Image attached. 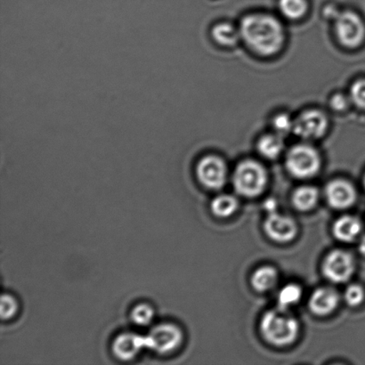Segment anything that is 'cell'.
<instances>
[{
    "label": "cell",
    "mask_w": 365,
    "mask_h": 365,
    "mask_svg": "<svg viewBox=\"0 0 365 365\" xmlns=\"http://www.w3.org/2000/svg\"><path fill=\"white\" fill-rule=\"evenodd\" d=\"M240 32L247 45L259 55L273 56L284 45V32L280 21L267 14L243 18Z\"/></svg>",
    "instance_id": "1"
},
{
    "label": "cell",
    "mask_w": 365,
    "mask_h": 365,
    "mask_svg": "<svg viewBox=\"0 0 365 365\" xmlns=\"http://www.w3.org/2000/svg\"><path fill=\"white\" fill-rule=\"evenodd\" d=\"M260 331L267 342L282 346L295 341L298 338L299 327L298 321L287 309L279 307L264 314Z\"/></svg>",
    "instance_id": "2"
},
{
    "label": "cell",
    "mask_w": 365,
    "mask_h": 365,
    "mask_svg": "<svg viewBox=\"0 0 365 365\" xmlns=\"http://www.w3.org/2000/svg\"><path fill=\"white\" fill-rule=\"evenodd\" d=\"M266 184V170L255 160H245L236 168L234 185L236 192L240 195L245 197L259 195Z\"/></svg>",
    "instance_id": "3"
},
{
    "label": "cell",
    "mask_w": 365,
    "mask_h": 365,
    "mask_svg": "<svg viewBox=\"0 0 365 365\" xmlns=\"http://www.w3.org/2000/svg\"><path fill=\"white\" fill-rule=\"evenodd\" d=\"M286 168L289 174L297 178H312L321 168L319 153L312 146L296 145L288 153Z\"/></svg>",
    "instance_id": "4"
},
{
    "label": "cell",
    "mask_w": 365,
    "mask_h": 365,
    "mask_svg": "<svg viewBox=\"0 0 365 365\" xmlns=\"http://www.w3.org/2000/svg\"><path fill=\"white\" fill-rule=\"evenodd\" d=\"M145 339L146 349L166 355L180 348L184 336L177 325L162 324L153 328L150 334L145 336Z\"/></svg>",
    "instance_id": "5"
},
{
    "label": "cell",
    "mask_w": 365,
    "mask_h": 365,
    "mask_svg": "<svg viewBox=\"0 0 365 365\" xmlns=\"http://www.w3.org/2000/svg\"><path fill=\"white\" fill-rule=\"evenodd\" d=\"M336 34L339 42L346 48H354L363 42L365 27L359 14L345 11L336 16Z\"/></svg>",
    "instance_id": "6"
},
{
    "label": "cell",
    "mask_w": 365,
    "mask_h": 365,
    "mask_svg": "<svg viewBox=\"0 0 365 365\" xmlns=\"http://www.w3.org/2000/svg\"><path fill=\"white\" fill-rule=\"evenodd\" d=\"M355 271V261L345 250H336L329 253L323 263L324 277L329 281L341 284L349 280Z\"/></svg>",
    "instance_id": "7"
},
{
    "label": "cell",
    "mask_w": 365,
    "mask_h": 365,
    "mask_svg": "<svg viewBox=\"0 0 365 365\" xmlns=\"http://www.w3.org/2000/svg\"><path fill=\"white\" fill-rule=\"evenodd\" d=\"M328 128V120L323 113L317 110L304 112L294 120L293 132L305 140H314L325 134Z\"/></svg>",
    "instance_id": "8"
},
{
    "label": "cell",
    "mask_w": 365,
    "mask_h": 365,
    "mask_svg": "<svg viewBox=\"0 0 365 365\" xmlns=\"http://www.w3.org/2000/svg\"><path fill=\"white\" fill-rule=\"evenodd\" d=\"M196 174L199 181L207 188L220 189L227 181V165L217 156L204 157L197 165Z\"/></svg>",
    "instance_id": "9"
},
{
    "label": "cell",
    "mask_w": 365,
    "mask_h": 365,
    "mask_svg": "<svg viewBox=\"0 0 365 365\" xmlns=\"http://www.w3.org/2000/svg\"><path fill=\"white\" fill-rule=\"evenodd\" d=\"M264 232L277 242H288L294 239L298 227L292 217L277 212L268 215L264 224Z\"/></svg>",
    "instance_id": "10"
},
{
    "label": "cell",
    "mask_w": 365,
    "mask_h": 365,
    "mask_svg": "<svg viewBox=\"0 0 365 365\" xmlns=\"http://www.w3.org/2000/svg\"><path fill=\"white\" fill-rule=\"evenodd\" d=\"M327 202L336 210H344L356 202V192L348 181L337 180L330 182L325 188Z\"/></svg>",
    "instance_id": "11"
},
{
    "label": "cell",
    "mask_w": 365,
    "mask_h": 365,
    "mask_svg": "<svg viewBox=\"0 0 365 365\" xmlns=\"http://www.w3.org/2000/svg\"><path fill=\"white\" fill-rule=\"evenodd\" d=\"M145 349V336L135 334H123L114 339L113 352L118 359L128 361L135 359Z\"/></svg>",
    "instance_id": "12"
},
{
    "label": "cell",
    "mask_w": 365,
    "mask_h": 365,
    "mask_svg": "<svg viewBox=\"0 0 365 365\" xmlns=\"http://www.w3.org/2000/svg\"><path fill=\"white\" fill-rule=\"evenodd\" d=\"M339 302L334 289L323 287L316 289L309 299L310 310L317 316L324 317L334 312Z\"/></svg>",
    "instance_id": "13"
},
{
    "label": "cell",
    "mask_w": 365,
    "mask_h": 365,
    "mask_svg": "<svg viewBox=\"0 0 365 365\" xmlns=\"http://www.w3.org/2000/svg\"><path fill=\"white\" fill-rule=\"evenodd\" d=\"M362 231V224L359 218L353 216L339 217L334 225V234L339 241L353 242Z\"/></svg>",
    "instance_id": "14"
},
{
    "label": "cell",
    "mask_w": 365,
    "mask_h": 365,
    "mask_svg": "<svg viewBox=\"0 0 365 365\" xmlns=\"http://www.w3.org/2000/svg\"><path fill=\"white\" fill-rule=\"evenodd\" d=\"M277 279V271L274 267H262L254 272L252 277V284L257 292H267L274 287Z\"/></svg>",
    "instance_id": "15"
},
{
    "label": "cell",
    "mask_w": 365,
    "mask_h": 365,
    "mask_svg": "<svg viewBox=\"0 0 365 365\" xmlns=\"http://www.w3.org/2000/svg\"><path fill=\"white\" fill-rule=\"evenodd\" d=\"M257 149L261 155L269 160L277 159L284 150L282 137L278 134L266 135L257 143Z\"/></svg>",
    "instance_id": "16"
},
{
    "label": "cell",
    "mask_w": 365,
    "mask_h": 365,
    "mask_svg": "<svg viewBox=\"0 0 365 365\" xmlns=\"http://www.w3.org/2000/svg\"><path fill=\"white\" fill-rule=\"evenodd\" d=\"M318 196V191L313 186H302L293 193V205L299 210H309L317 205Z\"/></svg>",
    "instance_id": "17"
},
{
    "label": "cell",
    "mask_w": 365,
    "mask_h": 365,
    "mask_svg": "<svg viewBox=\"0 0 365 365\" xmlns=\"http://www.w3.org/2000/svg\"><path fill=\"white\" fill-rule=\"evenodd\" d=\"M212 36L218 44L225 46H232L237 44L241 32L236 30L230 24H218L213 28Z\"/></svg>",
    "instance_id": "18"
},
{
    "label": "cell",
    "mask_w": 365,
    "mask_h": 365,
    "mask_svg": "<svg viewBox=\"0 0 365 365\" xmlns=\"http://www.w3.org/2000/svg\"><path fill=\"white\" fill-rule=\"evenodd\" d=\"M237 200L227 195L217 196L211 202V210L220 217H230L237 210Z\"/></svg>",
    "instance_id": "19"
},
{
    "label": "cell",
    "mask_w": 365,
    "mask_h": 365,
    "mask_svg": "<svg viewBox=\"0 0 365 365\" xmlns=\"http://www.w3.org/2000/svg\"><path fill=\"white\" fill-rule=\"evenodd\" d=\"M279 9L288 19L298 20L307 13L306 0H280Z\"/></svg>",
    "instance_id": "20"
},
{
    "label": "cell",
    "mask_w": 365,
    "mask_h": 365,
    "mask_svg": "<svg viewBox=\"0 0 365 365\" xmlns=\"http://www.w3.org/2000/svg\"><path fill=\"white\" fill-rule=\"evenodd\" d=\"M302 288L297 284H288L284 286L279 292L278 303L281 309H287L288 307L295 305L302 299Z\"/></svg>",
    "instance_id": "21"
},
{
    "label": "cell",
    "mask_w": 365,
    "mask_h": 365,
    "mask_svg": "<svg viewBox=\"0 0 365 365\" xmlns=\"http://www.w3.org/2000/svg\"><path fill=\"white\" fill-rule=\"evenodd\" d=\"M155 317V311L148 304H139L131 312V319L135 324L148 325Z\"/></svg>",
    "instance_id": "22"
},
{
    "label": "cell",
    "mask_w": 365,
    "mask_h": 365,
    "mask_svg": "<svg viewBox=\"0 0 365 365\" xmlns=\"http://www.w3.org/2000/svg\"><path fill=\"white\" fill-rule=\"evenodd\" d=\"M274 128L275 132L281 137L284 138L288 135L289 132L293 131V126H294V120L288 114L281 113L279 114L274 119Z\"/></svg>",
    "instance_id": "23"
},
{
    "label": "cell",
    "mask_w": 365,
    "mask_h": 365,
    "mask_svg": "<svg viewBox=\"0 0 365 365\" xmlns=\"http://www.w3.org/2000/svg\"><path fill=\"white\" fill-rule=\"evenodd\" d=\"M364 297V289L359 284L349 285L344 294L346 304L351 307H357L362 304Z\"/></svg>",
    "instance_id": "24"
},
{
    "label": "cell",
    "mask_w": 365,
    "mask_h": 365,
    "mask_svg": "<svg viewBox=\"0 0 365 365\" xmlns=\"http://www.w3.org/2000/svg\"><path fill=\"white\" fill-rule=\"evenodd\" d=\"M18 304L16 299L9 294H4L1 298V318L3 320L10 319L16 314Z\"/></svg>",
    "instance_id": "25"
},
{
    "label": "cell",
    "mask_w": 365,
    "mask_h": 365,
    "mask_svg": "<svg viewBox=\"0 0 365 365\" xmlns=\"http://www.w3.org/2000/svg\"><path fill=\"white\" fill-rule=\"evenodd\" d=\"M350 98L356 106L365 110V80L357 81L352 85Z\"/></svg>",
    "instance_id": "26"
},
{
    "label": "cell",
    "mask_w": 365,
    "mask_h": 365,
    "mask_svg": "<svg viewBox=\"0 0 365 365\" xmlns=\"http://www.w3.org/2000/svg\"><path fill=\"white\" fill-rule=\"evenodd\" d=\"M331 105L332 108L341 112V110H345L348 108L349 100L344 95H334V98H331Z\"/></svg>",
    "instance_id": "27"
},
{
    "label": "cell",
    "mask_w": 365,
    "mask_h": 365,
    "mask_svg": "<svg viewBox=\"0 0 365 365\" xmlns=\"http://www.w3.org/2000/svg\"><path fill=\"white\" fill-rule=\"evenodd\" d=\"M264 209L268 211V213L277 212V200L273 199H268L264 202Z\"/></svg>",
    "instance_id": "28"
},
{
    "label": "cell",
    "mask_w": 365,
    "mask_h": 365,
    "mask_svg": "<svg viewBox=\"0 0 365 365\" xmlns=\"http://www.w3.org/2000/svg\"><path fill=\"white\" fill-rule=\"evenodd\" d=\"M359 249L360 253L365 257V235H364L363 237L360 240Z\"/></svg>",
    "instance_id": "29"
},
{
    "label": "cell",
    "mask_w": 365,
    "mask_h": 365,
    "mask_svg": "<svg viewBox=\"0 0 365 365\" xmlns=\"http://www.w3.org/2000/svg\"><path fill=\"white\" fill-rule=\"evenodd\" d=\"M364 187H365V176H364Z\"/></svg>",
    "instance_id": "30"
}]
</instances>
